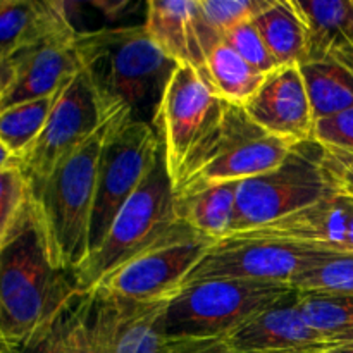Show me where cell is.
I'll return each mask as SVG.
<instances>
[{
	"instance_id": "44dd1931",
	"label": "cell",
	"mask_w": 353,
	"mask_h": 353,
	"mask_svg": "<svg viewBox=\"0 0 353 353\" xmlns=\"http://www.w3.org/2000/svg\"><path fill=\"white\" fill-rule=\"evenodd\" d=\"M76 31L64 12V3L52 0H0V55L17 52L54 34Z\"/></svg>"
},
{
	"instance_id": "4dcf8cb0",
	"label": "cell",
	"mask_w": 353,
	"mask_h": 353,
	"mask_svg": "<svg viewBox=\"0 0 353 353\" xmlns=\"http://www.w3.org/2000/svg\"><path fill=\"white\" fill-rule=\"evenodd\" d=\"M30 196V185L21 165L0 171V241L19 217Z\"/></svg>"
},
{
	"instance_id": "8992f818",
	"label": "cell",
	"mask_w": 353,
	"mask_h": 353,
	"mask_svg": "<svg viewBox=\"0 0 353 353\" xmlns=\"http://www.w3.org/2000/svg\"><path fill=\"white\" fill-rule=\"evenodd\" d=\"M296 293L276 283L217 279L179 290L162 314V326L172 336L226 340L264 310Z\"/></svg>"
},
{
	"instance_id": "e0dca14e",
	"label": "cell",
	"mask_w": 353,
	"mask_h": 353,
	"mask_svg": "<svg viewBox=\"0 0 353 353\" xmlns=\"http://www.w3.org/2000/svg\"><path fill=\"white\" fill-rule=\"evenodd\" d=\"M234 353H326L330 340L310 327L299 309V292L264 310L224 340Z\"/></svg>"
},
{
	"instance_id": "f35d334b",
	"label": "cell",
	"mask_w": 353,
	"mask_h": 353,
	"mask_svg": "<svg viewBox=\"0 0 353 353\" xmlns=\"http://www.w3.org/2000/svg\"><path fill=\"white\" fill-rule=\"evenodd\" d=\"M326 353H353V348H345V347L333 348V350H330V352H326Z\"/></svg>"
},
{
	"instance_id": "484cf974",
	"label": "cell",
	"mask_w": 353,
	"mask_h": 353,
	"mask_svg": "<svg viewBox=\"0 0 353 353\" xmlns=\"http://www.w3.org/2000/svg\"><path fill=\"white\" fill-rule=\"evenodd\" d=\"M59 92L45 99L30 100L0 110V143L19 161V164L43 131Z\"/></svg>"
},
{
	"instance_id": "7402d4cb",
	"label": "cell",
	"mask_w": 353,
	"mask_h": 353,
	"mask_svg": "<svg viewBox=\"0 0 353 353\" xmlns=\"http://www.w3.org/2000/svg\"><path fill=\"white\" fill-rule=\"evenodd\" d=\"M238 186L240 181H231L174 193L179 221L209 240L228 238L233 234L236 221Z\"/></svg>"
},
{
	"instance_id": "83f0119b",
	"label": "cell",
	"mask_w": 353,
	"mask_h": 353,
	"mask_svg": "<svg viewBox=\"0 0 353 353\" xmlns=\"http://www.w3.org/2000/svg\"><path fill=\"white\" fill-rule=\"evenodd\" d=\"M300 293L353 295V255L333 254L295 281Z\"/></svg>"
},
{
	"instance_id": "9a60e30c",
	"label": "cell",
	"mask_w": 353,
	"mask_h": 353,
	"mask_svg": "<svg viewBox=\"0 0 353 353\" xmlns=\"http://www.w3.org/2000/svg\"><path fill=\"white\" fill-rule=\"evenodd\" d=\"M243 107L262 130L286 143L312 140L316 119L300 65H279L269 72Z\"/></svg>"
},
{
	"instance_id": "ba28073f",
	"label": "cell",
	"mask_w": 353,
	"mask_h": 353,
	"mask_svg": "<svg viewBox=\"0 0 353 353\" xmlns=\"http://www.w3.org/2000/svg\"><path fill=\"white\" fill-rule=\"evenodd\" d=\"M159 148L161 141L152 124L124 116L112 117L97 174L90 255L103 243L117 214L141 185Z\"/></svg>"
},
{
	"instance_id": "277c9868",
	"label": "cell",
	"mask_w": 353,
	"mask_h": 353,
	"mask_svg": "<svg viewBox=\"0 0 353 353\" xmlns=\"http://www.w3.org/2000/svg\"><path fill=\"white\" fill-rule=\"evenodd\" d=\"M110 121L69 154L43 181L30 186L52 259L59 269L71 274L90 255L97 174Z\"/></svg>"
},
{
	"instance_id": "836d02e7",
	"label": "cell",
	"mask_w": 353,
	"mask_h": 353,
	"mask_svg": "<svg viewBox=\"0 0 353 353\" xmlns=\"http://www.w3.org/2000/svg\"><path fill=\"white\" fill-rule=\"evenodd\" d=\"M14 81V64L10 59L0 55V95L6 93V90Z\"/></svg>"
},
{
	"instance_id": "603a6c76",
	"label": "cell",
	"mask_w": 353,
	"mask_h": 353,
	"mask_svg": "<svg viewBox=\"0 0 353 353\" xmlns=\"http://www.w3.org/2000/svg\"><path fill=\"white\" fill-rule=\"evenodd\" d=\"M252 21L279 65L305 62L307 24L296 0H271Z\"/></svg>"
},
{
	"instance_id": "5bb4252c",
	"label": "cell",
	"mask_w": 353,
	"mask_h": 353,
	"mask_svg": "<svg viewBox=\"0 0 353 353\" xmlns=\"http://www.w3.org/2000/svg\"><path fill=\"white\" fill-rule=\"evenodd\" d=\"M236 234L353 255V195L338 188L330 196L305 209Z\"/></svg>"
},
{
	"instance_id": "6da1fadb",
	"label": "cell",
	"mask_w": 353,
	"mask_h": 353,
	"mask_svg": "<svg viewBox=\"0 0 353 353\" xmlns=\"http://www.w3.org/2000/svg\"><path fill=\"white\" fill-rule=\"evenodd\" d=\"M74 45L81 69L109 116L154 126L159 103L178 64L148 38L143 24L79 31Z\"/></svg>"
},
{
	"instance_id": "74e56055",
	"label": "cell",
	"mask_w": 353,
	"mask_h": 353,
	"mask_svg": "<svg viewBox=\"0 0 353 353\" xmlns=\"http://www.w3.org/2000/svg\"><path fill=\"white\" fill-rule=\"evenodd\" d=\"M205 353H234V352L228 350V348H226V345H221V347L214 348V350H209V352H205Z\"/></svg>"
},
{
	"instance_id": "ac0fdd59",
	"label": "cell",
	"mask_w": 353,
	"mask_h": 353,
	"mask_svg": "<svg viewBox=\"0 0 353 353\" xmlns=\"http://www.w3.org/2000/svg\"><path fill=\"white\" fill-rule=\"evenodd\" d=\"M143 28L148 38L176 64L205 68L210 48L221 40L199 9V0H150Z\"/></svg>"
},
{
	"instance_id": "2e32d148",
	"label": "cell",
	"mask_w": 353,
	"mask_h": 353,
	"mask_svg": "<svg viewBox=\"0 0 353 353\" xmlns=\"http://www.w3.org/2000/svg\"><path fill=\"white\" fill-rule=\"evenodd\" d=\"M76 34V31L54 34L12 55L14 81L0 97V110L55 95L81 71L74 45Z\"/></svg>"
},
{
	"instance_id": "d4e9b609",
	"label": "cell",
	"mask_w": 353,
	"mask_h": 353,
	"mask_svg": "<svg viewBox=\"0 0 353 353\" xmlns=\"http://www.w3.org/2000/svg\"><path fill=\"white\" fill-rule=\"evenodd\" d=\"M203 72L219 99L241 107L254 97L268 76L247 64L224 38L209 50Z\"/></svg>"
},
{
	"instance_id": "d6986e66",
	"label": "cell",
	"mask_w": 353,
	"mask_h": 353,
	"mask_svg": "<svg viewBox=\"0 0 353 353\" xmlns=\"http://www.w3.org/2000/svg\"><path fill=\"white\" fill-rule=\"evenodd\" d=\"M12 353H103L93 321V293L76 292Z\"/></svg>"
},
{
	"instance_id": "7c38bea8",
	"label": "cell",
	"mask_w": 353,
	"mask_h": 353,
	"mask_svg": "<svg viewBox=\"0 0 353 353\" xmlns=\"http://www.w3.org/2000/svg\"><path fill=\"white\" fill-rule=\"evenodd\" d=\"M93 321L103 353H205L224 340L172 336L162 326L169 299L131 302L93 290Z\"/></svg>"
},
{
	"instance_id": "5b68a950",
	"label": "cell",
	"mask_w": 353,
	"mask_h": 353,
	"mask_svg": "<svg viewBox=\"0 0 353 353\" xmlns=\"http://www.w3.org/2000/svg\"><path fill=\"white\" fill-rule=\"evenodd\" d=\"M292 147L262 130L245 107L224 102L217 121L193 148L172 183L174 193L264 174L278 168Z\"/></svg>"
},
{
	"instance_id": "4fadbf2b",
	"label": "cell",
	"mask_w": 353,
	"mask_h": 353,
	"mask_svg": "<svg viewBox=\"0 0 353 353\" xmlns=\"http://www.w3.org/2000/svg\"><path fill=\"white\" fill-rule=\"evenodd\" d=\"M214 243L205 236H193L162 245L124 264L97 288L131 302L169 299L181 290L192 269Z\"/></svg>"
},
{
	"instance_id": "f1b7e54d",
	"label": "cell",
	"mask_w": 353,
	"mask_h": 353,
	"mask_svg": "<svg viewBox=\"0 0 353 353\" xmlns=\"http://www.w3.org/2000/svg\"><path fill=\"white\" fill-rule=\"evenodd\" d=\"M271 0H199V9L205 23L224 37L226 31L254 19Z\"/></svg>"
},
{
	"instance_id": "ab89813d",
	"label": "cell",
	"mask_w": 353,
	"mask_h": 353,
	"mask_svg": "<svg viewBox=\"0 0 353 353\" xmlns=\"http://www.w3.org/2000/svg\"><path fill=\"white\" fill-rule=\"evenodd\" d=\"M0 97H2V95H0Z\"/></svg>"
},
{
	"instance_id": "30bf717a",
	"label": "cell",
	"mask_w": 353,
	"mask_h": 353,
	"mask_svg": "<svg viewBox=\"0 0 353 353\" xmlns=\"http://www.w3.org/2000/svg\"><path fill=\"white\" fill-rule=\"evenodd\" d=\"M223 105L224 100L214 92L202 69L190 64L176 65L154 119L172 183L193 148L217 121Z\"/></svg>"
},
{
	"instance_id": "9c48e42d",
	"label": "cell",
	"mask_w": 353,
	"mask_h": 353,
	"mask_svg": "<svg viewBox=\"0 0 353 353\" xmlns=\"http://www.w3.org/2000/svg\"><path fill=\"white\" fill-rule=\"evenodd\" d=\"M331 255L333 252L314 250L303 245L231 234L216 241L205 252L181 288L217 279L293 286L300 276L323 264Z\"/></svg>"
},
{
	"instance_id": "4316f807",
	"label": "cell",
	"mask_w": 353,
	"mask_h": 353,
	"mask_svg": "<svg viewBox=\"0 0 353 353\" xmlns=\"http://www.w3.org/2000/svg\"><path fill=\"white\" fill-rule=\"evenodd\" d=\"M299 309L310 327L326 338L353 327V295L299 292Z\"/></svg>"
},
{
	"instance_id": "ffe728a7",
	"label": "cell",
	"mask_w": 353,
	"mask_h": 353,
	"mask_svg": "<svg viewBox=\"0 0 353 353\" xmlns=\"http://www.w3.org/2000/svg\"><path fill=\"white\" fill-rule=\"evenodd\" d=\"M307 24L305 62L338 61L353 69V0H296Z\"/></svg>"
},
{
	"instance_id": "1f68e13d",
	"label": "cell",
	"mask_w": 353,
	"mask_h": 353,
	"mask_svg": "<svg viewBox=\"0 0 353 353\" xmlns=\"http://www.w3.org/2000/svg\"><path fill=\"white\" fill-rule=\"evenodd\" d=\"M312 140L330 150L353 155V107L314 123Z\"/></svg>"
},
{
	"instance_id": "d6a6232c",
	"label": "cell",
	"mask_w": 353,
	"mask_h": 353,
	"mask_svg": "<svg viewBox=\"0 0 353 353\" xmlns=\"http://www.w3.org/2000/svg\"><path fill=\"white\" fill-rule=\"evenodd\" d=\"M326 168L338 188L353 195V155L326 148Z\"/></svg>"
},
{
	"instance_id": "52a82bcc",
	"label": "cell",
	"mask_w": 353,
	"mask_h": 353,
	"mask_svg": "<svg viewBox=\"0 0 353 353\" xmlns=\"http://www.w3.org/2000/svg\"><path fill=\"white\" fill-rule=\"evenodd\" d=\"M336 190L326 168V148L316 140L295 143L278 168L240 181L233 234L283 219Z\"/></svg>"
},
{
	"instance_id": "cb8c5ba5",
	"label": "cell",
	"mask_w": 353,
	"mask_h": 353,
	"mask_svg": "<svg viewBox=\"0 0 353 353\" xmlns=\"http://www.w3.org/2000/svg\"><path fill=\"white\" fill-rule=\"evenodd\" d=\"M300 72L316 121L353 107V69L327 59L303 62Z\"/></svg>"
},
{
	"instance_id": "f546056e",
	"label": "cell",
	"mask_w": 353,
	"mask_h": 353,
	"mask_svg": "<svg viewBox=\"0 0 353 353\" xmlns=\"http://www.w3.org/2000/svg\"><path fill=\"white\" fill-rule=\"evenodd\" d=\"M224 41L243 59L247 64H250L255 71L262 74H269L279 68L276 59L272 57L269 48L265 47L261 33L255 28L254 21H247L238 26L231 28L230 31L224 33Z\"/></svg>"
},
{
	"instance_id": "d590c367",
	"label": "cell",
	"mask_w": 353,
	"mask_h": 353,
	"mask_svg": "<svg viewBox=\"0 0 353 353\" xmlns=\"http://www.w3.org/2000/svg\"><path fill=\"white\" fill-rule=\"evenodd\" d=\"M14 165H19V161L0 143V171L7 168H14Z\"/></svg>"
},
{
	"instance_id": "7a4b0ae2",
	"label": "cell",
	"mask_w": 353,
	"mask_h": 353,
	"mask_svg": "<svg viewBox=\"0 0 353 353\" xmlns=\"http://www.w3.org/2000/svg\"><path fill=\"white\" fill-rule=\"evenodd\" d=\"M76 292L74 276L55 265L31 195L0 241V331L19 347Z\"/></svg>"
},
{
	"instance_id": "e575fe53",
	"label": "cell",
	"mask_w": 353,
	"mask_h": 353,
	"mask_svg": "<svg viewBox=\"0 0 353 353\" xmlns=\"http://www.w3.org/2000/svg\"><path fill=\"white\" fill-rule=\"evenodd\" d=\"M327 340H330L331 347L333 348H353V327L352 330L343 331V333L334 334V336H330Z\"/></svg>"
},
{
	"instance_id": "3957f363",
	"label": "cell",
	"mask_w": 353,
	"mask_h": 353,
	"mask_svg": "<svg viewBox=\"0 0 353 353\" xmlns=\"http://www.w3.org/2000/svg\"><path fill=\"white\" fill-rule=\"evenodd\" d=\"M202 236L183 224L176 212L172 179L159 148L137 192L121 209L103 243L74 271L79 292H93L103 279L148 250Z\"/></svg>"
},
{
	"instance_id": "8d00e7d4",
	"label": "cell",
	"mask_w": 353,
	"mask_h": 353,
	"mask_svg": "<svg viewBox=\"0 0 353 353\" xmlns=\"http://www.w3.org/2000/svg\"><path fill=\"white\" fill-rule=\"evenodd\" d=\"M0 353H12V348L9 347L7 340H6V338H3L2 331H0Z\"/></svg>"
},
{
	"instance_id": "8fae6325",
	"label": "cell",
	"mask_w": 353,
	"mask_h": 353,
	"mask_svg": "<svg viewBox=\"0 0 353 353\" xmlns=\"http://www.w3.org/2000/svg\"><path fill=\"white\" fill-rule=\"evenodd\" d=\"M109 119L112 116L102 105L95 86L81 69L62 86L43 131L21 161L28 185L34 186L43 181Z\"/></svg>"
}]
</instances>
